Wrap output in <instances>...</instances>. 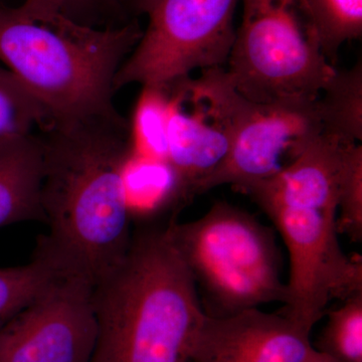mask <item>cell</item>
<instances>
[{
    "instance_id": "277c9868",
    "label": "cell",
    "mask_w": 362,
    "mask_h": 362,
    "mask_svg": "<svg viewBox=\"0 0 362 362\" xmlns=\"http://www.w3.org/2000/svg\"><path fill=\"white\" fill-rule=\"evenodd\" d=\"M166 230L194 278L206 315L230 316L271 302L284 303L275 235L252 214L218 202L199 220L170 221Z\"/></svg>"
},
{
    "instance_id": "8fae6325",
    "label": "cell",
    "mask_w": 362,
    "mask_h": 362,
    "mask_svg": "<svg viewBox=\"0 0 362 362\" xmlns=\"http://www.w3.org/2000/svg\"><path fill=\"white\" fill-rule=\"evenodd\" d=\"M310 331L284 314L247 309L226 317L204 314L187 362H306Z\"/></svg>"
},
{
    "instance_id": "ba28073f",
    "label": "cell",
    "mask_w": 362,
    "mask_h": 362,
    "mask_svg": "<svg viewBox=\"0 0 362 362\" xmlns=\"http://www.w3.org/2000/svg\"><path fill=\"white\" fill-rule=\"evenodd\" d=\"M168 154L181 197L199 187L225 161L249 100L235 89L225 68L168 86Z\"/></svg>"
},
{
    "instance_id": "ac0fdd59",
    "label": "cell",
    "mask_w": 362,
    "mask_h": 362,
    "mask_svg": "<svg viewBox=\"0 0 362 362\" xmlns=\"http://www.w3.org/2000/svg\"><path fill=\"white\" fill-rule=\"evenodd\" d=\"M315 349L338 362H362V292L328 312Z\"/></svg>"
},
{
    "instance_id": "ffe728a7",
    "label": "cell",
    "mask_w": 362,
    "mask_h": 362,
    "mask_svg": "<svg viewBox=\"0 0 362 362\" xmlns=\"http://www.w3.org/2000/svg\"><path fill=\"white\" fill-rule=\"evenodd\" d=\"M338 232L354 242L362 240V146L361 143L345 145L338 187Z\"/></svg>"
},
{
    "instance_id": "2e32d148",
    "label": "cell",
    "mask_w": 362,
    "mask_h": 362,
    "mask_svg": "<svg viewBox=\"0 0 362 362\" xmlns=\"http://www.w3.org/2000/svg\"><path fill=\"white\" fill-rule=\"evenodd\" d=\"M52 118L11 71L0 65V145L14 138L35 134Z\"/></svg>"
},
{
    "instance_id": "9c48e42d",
    "label": "cell",
    "mask_w": 362,
    "mask_h": 362,
    "mask_svg": "<svg viewBox=\"0 0 362 362\" xmlns=\"http://www.w3.org/2000/svg\"><path fill=\"white\" fill-rule=\"evenodd\" d=\"M97 337L94 285L65 272L0 330V362H90Z\"/></svg>"
},
{
    "instance_id": "7402d4cb",
    "label": "cell",
    "mask_w": 362,
    "mask_h": 362,
    "mask_svg": "<svg viewBox=\"0 0 362 362\" xmlns=\"http://www.w3.org/2000/svg\"><path fill=\"white\" fill-rule=\"evenodd\" d=\"M306 362H338L333 359L332 357L326 356V354H322V352L317 351L315 349H314L313 351L309 356V358L307 359Z\"/></svg>"
},
{
    "instance_id": "5b68a950",
    "label": "cell",
    "mask_w": 362,
    "mask_h": 362,
    "mask_svg": "<svg viewBox=\"0 0 362 362\" xmlns=\"http://www.w3.org/2000/svg\"><path fill=\"white\" fill-rule=\"evenodd\" d=\"M226 74L258 104L315 102L337 69L324 54L307 0H242Z\"/></svg>"
},
{
    "instance_id": "7a4b0ae2",
    "label": "cell",
    "mask_w": 362,
    "mask_h": 362,
    "mask_svg": "<svg viewBox=\"0 0 362 362\" xmlns=\"http://www.w3.org/2000/svg\"><path fill=\"white\" fill-rule=\"evenodd\" d=\"M142 33L137 21L100 30L45 0L0 4V63L52 121L118 114L116 76Z\"/></svg>"
},
{
    "instance_id": "44dd1931",
    "label": "cell",
    "mask_w": 362,
    "mask_h": 362,
    "mask_svg": "<svg viewBox=\"0 0 362 362\" xmlns=\"http://www.w3.org/2000/svg\"><path fill=\"white\" fill-rule=\"evenodd\" d=\"M45 1L54 4L68 16L88 25L86 20L89 18L90 14L110 0H45Z\"/></svg>"
},
{
    "instance_id": "9a60e30c",
    "label": "cell",
    "mask_w": 362,
    "mask_h": 362,
    "mask_svg": "<svg viewBox=\"0 0 362 362\" xmlns=\"http://www.w3.org/2000/svg\"><path fill=\"white\" fill-rule=\"evenodd\" d=\"M65 272L69 271L40 242L28 264L0 268V330Z\"/></svg>"
},
{
    "instance_id": "3957f363",
    "label": "cell",
    "mask_w": 362,
    "mask_h": 362,
    "mask_svg": "<svg viewBox=\"0 0 362 362\" xmlns=\"http://www.w3.org/2000/svg\"><path fill=\"white\" fill-rule=\"evenodd\" d=\"M94 307L90 362H187L204 316L166 226L132 235L122 262L94 286Z\"/></svg>"
},
{
    "instance_id": "52a82bcc",
    "label": "cell",
    "mask_w": 362,
    "mask_h": 362,
    "mask_svg": "<svg viewBox=\"0 0 362 362\" xmlns=\"http://www.w3.org/2000/svg\"><path fill=\"white\" fill-rule=\"evenodd\" d=\"M290 257L284 315L312 331L333 299L362 292L361 257L347 256L338 240L337 211L309 206L263 207Z\"/></svg>"
},
{
    "instance_id": "d6986e66",
    "label": "cell",
    "mask_w": 362,
    "mask_h": 362,
    "mask_svg": "<svg viewBox=\"0 0 362 362\" xmlns=\"http://www.w3.org/2000/svg\"><path fill=\"white\" fill-rule=\"evenodd\" d=\"M317 28L324 54L330 63L340 47L361 37L362 0H307Z\"/></svg>"
},
{
    "instance_id": "30bf717a",
    "label": "cell",
    "mask_w": 362,
    "mask_h": 362,
    "mask_svg": "<svg viewBox=\"0 0 362 362\" xmlns=\"http://www.w3.org/2000/svg\"><path fill=\"white\" fill-rule=\"evenodd\" d=\"M320 133L315 102L249 101L228 156L202 182L199 194L225 185L247 192L291 163Z\"/></svg>"
},
{
    "instance_id": "e0dca14e",
    "label": "cell",
    "mask_w": 362,
    "mask_h": 362,
    "mask_svg": "<svg viewBox=\"0 0 362 362\" xmlns=\"http://www.w3.org/2000/svg\"><path fill=\"white\" fill-rule=\"evenodd\" d=\"M169 89L143 87L130 126L133 153L165 163Z\"/></svg>"
},
{
    "instance_id": "7c38bea8",
    "label": "cell",
    "mask_w": 362,
    "mask_h": 362,
    "mask_svg": "<svg viewBox=\"0 0 362 362\" xmlns=\"http://www.w3.org/2000/svg\"><path fill=\"white\" fill-rule=\"evenodd\" d=\"M342 143L317 135L306 148L277 175L247 190L261 209L269 206H309L338 211Z\"/></svg>"
},
{
    "instance_id": "4fadbf2b",
    "label": "cell",
    "mask_w": 362,
    "mask_h": 362,
    "mask_svg": "<svg viewBox=\"0 0 362 362\" xmlns=\"http://www.w3.org/2000/svg\"><path fill=\"white\" fill-rule=\"evenodd\" d=\"M44 151L39 132L0 145V228L42 220Z\"/></svg>"
},
{
    "instance_id": "5bb4252c",
    "label": "cell",
    "mask_w": 362,
    "mask_h": 362,
    "mask_svg": "<svg viewBox=\"0 0 362 362\" xmlns=\"http://www.w3.org/2000/svg\"><path fill=\"white\" fill-rule=\"evenodd\" d=\"M323 134L343 143L362 140V65L335 70L315 101Z\"/></svg>"
},
{
    "instance_id": "6da1fadb",
    "label": "cell",
    "mask_w": 362,
    "mask_h": 362,
    "mask_svg": "<svg viewBox=\"0 0 362 362\" xmlns=\"http://www.w3.org/2000/svg\"><path fill=\"white\" fill-rule=\"evenodd\" d=\"M44 151V245L66 270L96 285L129 249L126 170L130 125L120 113L52 121L39 132Z\"/></svg>"
},
{
    "instance_id": "8992f818",
    "label": "cell",
    "mask_w": 362,
    "mask_h": 362,
    "mask_svg": "<svg viewBox=\"0 0 362 362\" xmlns=\"http://www.w3.org/2000/svg\"><path fill=\"white\" fill-rule=\"evenodd\" d=\"M239 1L135 0L148 25L117 74L115 90L130 84L166 87L194 70L223 68Z\"/></svg>"
}]
</instances>
